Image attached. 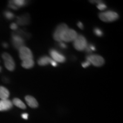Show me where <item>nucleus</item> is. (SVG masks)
I'll use <instances>...</instances> for the list:
<instances>
[{
  "label": "nucleus",
  "instance_id": "nucleus-3",
  "mask_svg": "<svg viewBox=\"0 0 123 123\" xmlns=\"http://www.w3.org/2000/svg\"><path fill=\"white\" fill-rule=\"evenodd\" d=\"M74 47L78 51H83L88 46L86 38L83 35H78L76 39L74 41Z\"/></svg>",
  "mask_w": 123,
  "mask_h": 123
},
{
  "label": "nucleus",
  "instance_id": "nucleus-12",
  "mask_svg": "<svg viewBox=\"0 0 123 123\" xmlns=\"http://www.w3.org/2000/svg\"><path fill=\"white\" fill-rule=\"evenodd\" d=\"M25 100L26 101L27 104L31 108H35L38 107V103L35 99V98L34 97L30 96V95H27L25 97Z\"/></svg>",
  "mask_w": 123,
  "mask_h": 123
},
{
  "label": "nucleus",
  "instance_id": "nucleus-25",
  "mask_svg": "<svg viewBox=\"0 0 123 123\" xmlns=\"http://www.w3.org/2000/svg\"><path fill=\"white\" fill-rule=\"evenodd\" d=\"M59 46H61L62 48H63V49L67 48V45H66L65 43H64L62 42H59Z\"/></svg>",
  "mask_w": 123,
  "mask_h": 123
},
{
  "label": "nucleus",
  "instance_id": "nucleus-9",
  "mask_svg": "<svg viewBox=\"0 0 123 123\" xmlns=\"http://www.w3.org/2000/svg\"><path fill=\"white\" fill-rule=\"evenodd\" d=\"M50 54L51 57L53 61L59 63H64L66 61V58L63 55L60 53L57 50L55 49H51L50 51Z\"/></svg>",
  "mask_w": 123,
  "mask_h": 123
},
{
  "label": "nucleus",
  "instance_id": "nucleus-4",
  "mask_svg": "<svg viewBox=\"0 0 123 123\" xmlns=\"http://www.w3.org/2000/svg\"><path fill=\"white\" fill-rule=\"evenodd\" d=\"M2 57L6 68L10 71H13L15 70V64L12 56L8 53H4L2 54Z\"/></svg>",
  "mask_w": 123,
  "mask_h": 123
},
{
  "label": "nucleus",
  "instance_id": "nucleus-19",
  "mask_svg": "<svg viewBox=\"0 0 123 123\" xmlns=\"http://www.w3.org/2000/svg\"><path fill=\"white\" fill-rule=\"evenodd\" d=\"M93 32H94L95 34L98 37H102L103 35V31L101 30V29L99 28H95L93 29Z\"/></svg>",
  "mask_w": 123,
  "mask_h": 123
},
{
  "label": "nucleus",
  "instance_id": "nucleus-10",
  "mask_svg": "<svg viewBox=\"0 0 123 123\" xmlns=\"http://www.w3.org/2000/svg\"><path fill=\"white\" fill-rule=\"evenodd\" d=\"M30 15L28 14H26L20 15L17 17V24L19 25H27L30 24Z\"/></svg>",
  "mask_w": 123,
  "mask_h": 123
},
{
  "label": "nucleus",
  "instance_id": "nucleus-8",
  "mask_svg": "<svg viewBox=\"0 0 123 123\" xmlns=\"http://www.w3.org/2000/svg\"><path fill=\"white\" fill-rule=\"evenodd\" d=\"M12 44L15 49L19 50L20 48L25 46V39L19 35L13 33L12 34Z\"/></svg>",
  "mask_w": 123,
  "mask_h": 123
},
{
  "label": "nucleus",
  "instance_id": "nucleus-15",
  "mask_svg": "<svg viewBox=\"0 0 123 123\" xmlns=\"http://www.w3.org/2000/svg\"><path fill=\"white\" fill-rule=\"evenodd\" d=\"M22 67H24L25 68L29 69L32 68L34 66V62L33 59H27L25 61H22Z\"/></svg>",
  "mask_w": 123,
  "mask_h": 123
},
{
  "label": "nucleus",
  "instance_id": "nucleus-2",
  "mask_svg": "<svg viewBox=\"0 0 123 123\" xmlns=\"http://www.w3.org/2000/svg\"><path fill=\"white\" fill-rule=\"evenodd\" d=\"M76 31L73 29H68L63 32L61 36V42L63 41L66 42H70L74 41L78 36Z\"/></svg>",
  "mask_w": 123,
  "mask_h": 123
},
{
  "label": "nucleus",
  "instance_id": "nucleus-20",
  "mask_svg": "<svg viewBox=\"0 0 123 123\" xmlns=\"http://www.w3.org/2000/svg\"><path fill=\"white\" fill-rule=\"evenodd\" d=\"M97 7H98V9H99V10H101V11H103V10H105V9L107 8V5H106L104 3L101 2L98 4V5H97Z\"/></svg>",
  "mask_w": 123,
  "mask_h": 123
},
{
  "label": "nucleus",
  "instance_id": "nucleus-14",
  "mask_svg": "<svg viewBox=\"0 0 123 123\" xmlns=\"http://www.w3.org/2000/svg\"><path fill=\"white\" fill-rule=\"evenodd\" d=\"M9 91L8 90L3 86H0V99L1 100H6L9 98Z\"/></svg>",
  "mask_w": 123,
  "mask_h": 123
},
{
  "label": "nucleus",
  "instance_id": "nucleus-30",
  "mask_svg": "<svg viewBox=\"0 0 123 123\" xmlns=\"http://www.w3.org/2000/svg\"><path fill=\"white\" fill-rule=\"evenodd\" d=\"M1 70H2V67H1V66H0V73H1Z\"/></svg>",
  "mask_w": 123,
  "mask_h": 123
},
{
  "label": "nucleus",
  "instance_id": "nucleus-18",
  "mask_svg": "<svg viewBox=\"0 0 123 123\" xmlns=\"http://www.w3.org/2000/svg\"><path fill=\"white\" fill-rule=\"evenodd\" d=\"M4 16H5V17L6 18V19L10 20V19H13V18H14L15 15L11 12L5 11L4 12Z\"/></svg>",
  "mask_w": 123,
  "mask_h": 123
},
{
  "label": "nucleus",
  "instance_id": "nucleus-29",
  "mask_svg": "<svg viewBox=\"0 0 123 123\" xmlns=\"http://www.w3.org/2000/svg\"><path fill=\"white\" fill-rule=\"evenodd\" d=\"M2 46L3 47H5V48H7V47H8V44L6 43H4L2 44Z\"/></svg>",
  "mask_w": 123,
  "mask_h": 123
},
{
  "label": "nucleus",
  "instance_id": "nucleus-23",
  "mask_svg": "<svg viewBox=\"0 0 123 123\" xmlns=\"http://www.w3.org/2000/svg\"><path fill=\"white\" fill-rule=\"evenodd\" d=\"M90 65H91V63L87 61H86V62H84L82 63V64H81V66H82V67H83V68H86V67H88V66H90Z\"/></svg>",
  "mask_w": 123,
  "mask_h": 123
},
{
  "label": "nucleus",
  "instance_id": "nucleus-13",
  "mask_svg": "<svg viewBox=\"0 0 123 123\" xmlns=\"http://www.w3.org/2000/svg\"><path fill=\"white\" fill-rule=\"evenodd\" d=\"M53 59L47 56H42L38 60V64L41 66H45L48 65L49 64H51Z\"/></svg>",
  "mask_w": 123,
  "mask_h": 123
},
{
  "label": "nucleus",
  "instance_id": "nucleus-16",
  "mask_svg": "<svg viewBox=\"0 0 123 123\" xmlns=\"http://www.w3.org/2000/svg\"><path fill=\"white\" fill-rule=\"evenodd\" d=\"M13 103L15 106H17V107L21 109L25 110V109L26 108V107L24 103L22 100H21L19 99H18V98H14L13 100Z\"/></svg>",
  "mask_w": 123,
  "mask_h": 123
},
{
  "label": "nucleus",
  "instance_id": "nucleus-1",
  "mask_svg": "<svg viewBox=\"0 0 123 123\" xmlns=\"http://www.w3.org/2000/svg\"><path fill=\"white\" fill-rule=\"evenodd\" d=\"M99 17L101 21L105 22H111L116 21L119 17V14L113 11H106L99 14Z\"/></svg>",
  "mask_w": 123,
  "mask_h": 123
},
{
  "label": "nucleus",
  "instance_id": "nucleus-27",
  "mask_svg": "<svg viewBox=\"0 0 123 123\" xmlns=\"http://www.w3.org/2000/svg\"><path fill=\"white\" fill-rule=\"evenodd\" d=\"M88 47L90 48V49L91 51H95V50H96V49H95V46L93 45H92V44H90V45L88 46Z\"/></svg>",
  "mask_w": 123,
  "mask_h": 123
},
{
  "label": "nucleus",
  "instance_id": "nucleus-28",
  "mask_svg": "<svg viewBox=\"0 0 123 123\" xmlns=\"http://www.w3.org/2000/svg\"><path fill=\"white\" fill-rule=\"evenodd\" d=\"M90 2L91 3H97V4H99V3L102 2V1H90Z\"/></svg>",
  "mask_w": 123,
  "mask_h": 123
},
{
  "label": "nucleus",
  "instance_id": "nucleus-24",
  "mask_svg": "<svg viewBox=\"0 0 123 123\" xmlns=\"http://www.w3.org/2000/svg\"><path fill=\"white\" fill-rule=\"evenodd\" d=\"M77 25H78V27H79V29H81V30H82V29H83L84 26H83V25L82 23H81V22H78V24H77Z\"/></svg>",
  "mask_w": 123,
  "mask_h": 123
},
{
  "label": "nucleus",
  "instance_id": "nucleus-5",
  "mask_svg": "<svg viewBox=\"0 0 123 123\" xmlns=\"http://www.w3.org/2000/svg\"><path fill=\"white\" fill-rule=\"evenodd\" d=\"M87 61H88L91 64H93L95 67H101L103 66L105 61L101 56L99 55H90L87 56L86 58Z\"/></svg>",
  "mask_w": 123,
  "mask_h": 123
},
{
  "label": "nucleus",
  "instance_id": "nucleus-7",
  "mask_svg": "<svg viewBox=\"0 0 123 123\" xmlns=\"http://www.w3.org/2000/svg\"><path fill=\"white\" fill-rule=\"evenodd\" d=\"M68 29V26L66 24H61L56 27V29H55L54 33L53 34V37L55 41H57V42H61V34H62L63 32L64 31Z\"/></svg>",
  "mask_w": 123,
  "mask_h": 123
},
{
  "label": "nucleus",
  "instance_id": "nucleus-17",
  "mask_svg": "<svg viewBox=\"0 0 123 123\" xmlns=\"http://www.w3.org/2000/svg\"><path fill=\"white\" fill-rule=\"evenodd\" d=\"M14 4L18 7H21L24 6L26 4V1H24V0H14V1H12Z\"/></svg>",
  "mask_w": 123,
  "mask_h": 123
},
{
  "label": "nucleus",
  "instance_id": "nucleus-26",
  "mask_svg": "<svg viewBox=\"0 0 123 123\" xmlns=\"http://www.w3.org/2000/svg\"><path fill=\"white\" fill-rule=\"evenodd\" d=\"M28 116H29V115L26 113H24L22 115V117L24 119H28Z\"/></svg>",
  "mask_w": 123,
  "mask_h": 123
},
{
  "label": "nucleus",
  "instance_id": "nucleus-22",
  "mask_svg": "<svg viewBox=\"0 0 123 123\" xmlns=\"http://www.w3.org/2000/svg\"><path fill=\"white\" fill-rule=\"evenodd\" d=\"M10 29H12L13 30H15L18 29V25L17 24H15V23H12L10 26Z\"/></svg>",
  "mask_w": 123,
  "mask_h": 123
},
{
  "label": "nucleus",
  "instance_id": "nucleus-21",
  "mask_svg": "<svg viewBox=\"0 0 123 123\" xmlns=\"http://www.w3.org/2000/svg\"><path fill=\"white\" fill-rule=\"evenodd\" d=\"M8 6H9V7H10V8L13 9V10H17V9H18V7H17L14 4V3L13 2V1H9Z\"/></svg>",
  "mask_w": 123,
  "mask_h": 123
},
{
  "label": "nucleus",
  "instance_id": "nucleus-6",
  "mask_svg": "<svg viewBox=\"0 0 123 123\" xmlns=\"http://www.w3.org/2000/svg\"><path fill=\"white\" fill-rule=\"evenodd\" d=\"M18 50H19V58L22 61L27 59H33V53L30 49L28 47H26V46H23Z\"/></svg>",
  "mask_w": 123,
  "mask_h": 123
},
{
  "label": "nucleus",
  "instance_id": "nucleus-11",
  "mask_svg": "<svg viewBox=\"0 0 123 123\" xmlns=\"http://www.w3.org/2000/svg\"><path fill=\"white\" fill-rule=\"evenodd\" d=\"M13 107V103L8 99L0 100V111L10 110Z\"/></svg>",
  "mask_w": 123,
  "mask_h": 123
}]
</instances>
